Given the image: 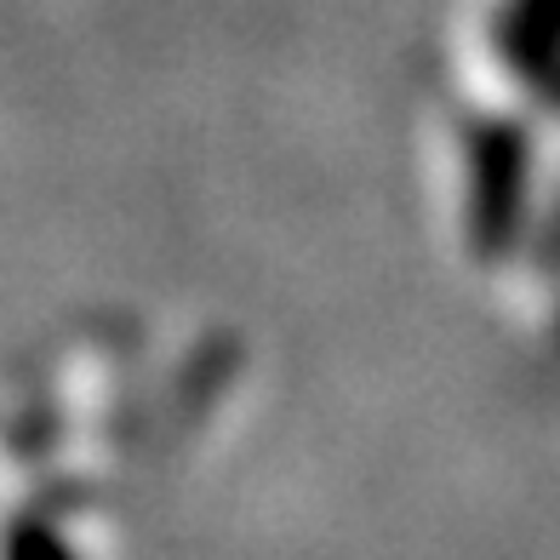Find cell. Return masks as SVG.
I'll use <instances>...</instances> for the list:
<instances>
[{
    "label": "cell",
    "mask_w": 560,
    "mask_h": 560,
    "mask_svg": "<svg viewBox=\"0 0 560 560\" xmlns=\"http://www.w3.org/2000/svg\"><path fill=\"white\" fill-rule=\"evenodd\" d=\"M555 0H509L503 18V52L521 69V81L549 86V52H555Z\"/></svg>",
    "instance_id": "obj_2"
},
{
    "label": "cell",
    "mask_w": 560,
    "mask_h": 560,
    "mask_svg": "<svg viewBox=\"0 0 560 560\" xmlns=\"http://www.w3.org/2000/svg\"><path fill=\"white\" fill-rule=\"evenodd\" d=\"M7 560H74L46 526H18L7 538Z\"/></svg>",
    "instance_id": "obj_3"
},
{
    "label": "cell",
    "mask_w": 560,
    "mask_h": 560,
    "mask_svg": "<svg viewBox=\"0 0 560 560\" xmlns=\"http://www.w3.org/2000/svg\"><path fill=\"white\" fill-rule=\"evenodd\" d=\"M480 184H475V229L480 246H503L521 223V184H526V143L521 132H480Z\"/></svg>",
    "instance_id": "obj_1"
}]
</instances>
